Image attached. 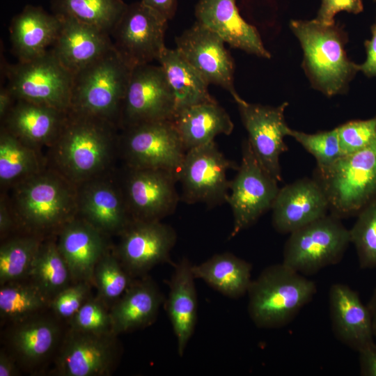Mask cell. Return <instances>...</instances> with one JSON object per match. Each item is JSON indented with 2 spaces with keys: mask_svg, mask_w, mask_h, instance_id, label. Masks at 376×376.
<instances>
[{
  "mask_svg": "<svg viewBox=\"0 0 376 376\" xmlns=\"http://www.w3.org/2000/svg\"><path fill=\"white\" fill-rule=\"evenodd\" d=\"M118 129L109 120L69 110L48 147L47 166L77 186L111 173L118 154Z\"/></svg>",
  "mask_w": 376,
  "mask_h": 376,
  "instance_id": "cell-1",
  "label": "cell"
},
{
  "mask_svg": "<svg viewBox=\"0 0 376 376\" xmlns=\"http://www.w3.org/2000/svg\"><path fill=\"white\" fill-rule=\"evenodd\" d=\"M10 189V202L23 233L56 235L78 215L77 186L47 166Z\"/></svg>",
  "mask_w": 376,
  "mask_h": 376,
  "instance_id": "cell-2",
  "label": "cell"
},
{
  "mask_svg": "<svg viewBox=\"0 0 376 376\" xmlns=\"http://www.w3.org/2000/svg\"><path fill=\"white\" fill-rule=\"evenodd\" d=\"M290 27L303 49V68L312 86L329 97L345 92L359 68L346 54L342 28L315 19L292 20Z\"/></svg>",
  "mask_w": 376,
  "mask_h": 376,
  "instance_id": "cell-3",
  "label": "cell"
},
{
  "mask_svg": "<svg viewBox=\"0 0 376 376\" xmlns=\"http://www.w3.org/2000/svg\"><path fill=\"white\" fill-rule=\"evenodd\" d=\"M317 287L313 281L283 263L265 267L247 291L248 314L260 329L285 326L309 303Z\"/></svg>",
  "mask_w": 376,
  "mask_h": 376,
  "instance_id": "cell-4",
  "label": "cell"
},
{
  "mask_svg": "<svg viewBox=\"0 0 376 376\" xmlns=\"http://www.w3.org/2000/svg\"><path fill=\"white\" fill-rule=\"evenodd\" d=\"M313 178L327 198L330 214L340 219L357 216L376 200V139L358 152L316 166Z\"/></svg>",
  "mask_w": 376,
  "mask_h": 376,
  "instance_id": "cell-5",
  "label": "cell"
},
{
  "mask_svg": "<svg viewBox=\"0 0 376 376\" xmlns=\"http://www.w3.org/2000/svg\"><path fill=\"white\" fill-rule=\"evenodd\" d=\"M132 70L114 48L109 51L73 75L69 110L109 120L119 127Z\"/></svg>",
  "mask_w": 376,
  "mask_h": 376,
  "instance_id": "cell-6",
  "label": "cell"
},
{
  "mask_svg": "<svg viewBox=\"0 0 376 376\" xmlns=\"http://www.w3.org/2000/svg\"><path fill=\"white\" fill-rule=\"evenodd\" d=\"M350 243V229L329 213L290 233L282 263L301 274L313 275L340 263Z\"/></svg>",
  "mask_w": 376,
  "mask_h": 376,
  "instance_id": "cell-7",
  "label": "cell"
},
{
  "mask_svg": "<svg viewBox=\"0 0 376 376\" xmlns=\"http://www.w3.org/2000/svg\"><path fill=\"white\" fill-rule=\"evenodd\" d=\"M1 72L16 100H23L68 111L73 74L55 57L51 49L26 61L8 64Z\"/></svg>",
  "mask_w": 376,
  "mask_h": 376,
  "instance_id": "cell-8",
  "label": "cell"
},
{
  "mask_svg": "<svg viewBox=\"0 0 376 376\" xmlns=\"http://www.w3.org/2000/svg\"><path fill=\"white\" fill-rule=\"evenodd\" d=\"M278 182L258 160L248 139H244L241 163L230 180L226 201L233 216L230 238L253 225L272 209L280 189Z\"/></svg>",
  "mask_w": 376,
  "mask_h": 376,
  "instance_id": "cell-9",
  "label": "cell"
},
{
  "mask_svg": "<svg viewBox=\"0 0 376 376\" xmlns=\"http://www.w3.org/2000/svg\"><path fill=\"white\" fill-rule=\"evenodd\" d=\"M121 130L118 154L125 166L178 173L186 150L172 120L143 123Z\"/></svg>",
  "mask_w": 376,
  "mask_h": 376,
  "instance_id": "cell-10",
  "label": "cell"
},
{
  "mask_svg": "<svg viewBox=\"0 0 376 376\" xmlns=\"http://www.w3.org/2000/svg\"><path fill=\"white\" fill-rule=\"evenodd\" d=\"M238 167L214 141L189 150L177 173L182 199L189 204L204 203L209 208L226 203L230 182L226 174Z\"/></svg>",
  "mask_w": 376,
  "mask_h": 376,
  "instance_id": "cell-11",
  "label": "cell"
},
{
  "mask_svg": "<svg viewBox=\"0 0 376 376\" xmlns=\"http://www.w3.org/2000/svg\"><path fill=\"white\" fill-rule=\"evenodd\" d=\"M168 19L141 1L127 4L111 32L113 48L131 68L158 61L164 50Z\"/></svg>",
  "mask_w": 376,
  "mask_h": 376,
  "instance_id": "cell-12",
  "label": "cell"
},
{
  "mask_svg": "<svg viewBox=\"0 0 376 376\" xmlns=\"http://www.w3.org/2000/svg\"><path fill=\"white\" fill-rule=\"evenodd\" d=\"M118 336L84 332L69 327L55 355L54 370L60 376H107L119 362Z\"/></svg>",
  "mask_w": 376,
  "mask_h": 376,
  "instance_id": "cell-13",
  "label": "cell"
},
{
  "mask_svg": "<svg viewBox=\"0 0 376 376\" xmlns=\"http://www.w3.org/2000/svg\"><path fill=\"white\" fill-rule=\"evenodd\" d=\"M174 115V96L162 68L150 63L133 68L123 100L119 128L173 120Z\"/></svg>",
  "mask_w": 376,
  "mask_h": 376,
  "instance_id": "cell-14",
  "label": "cell"
},
{
  "mask_svg": "<svg viewBox=\"0 0 376 376\" xmlns=\"http://www.w3.org/2000/svg\"><path fill=\"white\" fill-rule=\"evenodd\" d=\"M125 171L120 183L133 219L161 221L174 212L180 200L176 173L127 166Z\"/></svg>",
  "mask_w": 376,
  "mask_h": 376,
  "instance_id": "cell-15",
  "label": "cell"
},
{
  "mask_svg": "<svg viewBox=\"0 0 376 376\" xmlns=\"http://www.w3.org/2000/svg\"><path fill=\"white\" fill-rule=\"evenodd\" d=\"M119 236L114 253L134 279L147 275L158 265L170 262L177 241L174 228L161 221L133 219Z\"/></svg>",
  "mask_w": 376,
  "mask_h": 376,
  "instance_id": "cell-16",
  "label": "cell"
},
{
  "mask_svg": "<svg viewBox=\"0 0 376 376\" xmlns=\"http://www.w3.org/2000/svg\"><path fill=\"white\" fill-rule=\"evenodd\" d=\"M225 42L196 22L175 38L176 49L206 82L227 91L236 102L242 99L234 85L235 63Z\"/></svg>",
  "mask_w": 376,
  "mask_h": 376,
  "instance_id": "cell-17",
  "label": "cell"
},
{
  "mask_svg": "<svg viewBox=\"0 0 376 376\" xmlns=\"http://www.w3.org/2000/svg\"><path fill=\"white\" fill-rule=\"evenodd\" d=\"M236 104L254 153L265 169L281 181L280 156L288 150L284 141L289 127L284 116L288 103L272 107L241 99Z\"/></svg>",
  "mask_w": 376,
  "mask_h": 376,
  "instance_id": "cell-18",
  "label": "cell"
},
{
  "mask_svg": "<svg viewBox=\"0 0 376 376\" xmlns=\"http://www.w3.org/2000/svg\"><path fill=\"white\" fill-rule=\"evenodd\" d=\"M78 217L104 235H120L133 220L120 182L111 173L77 186Z\"/></svg>",
  "mask_w": 376,
  "mask_h": 376,
  "instance_id": "cell-19",
  "label": "cell"
},
{
  "mask_svg": "<svg viewBox=\"0 0 376 376\" xmlns=\"http://www.w3.org/2000/svg\"><path fill=\"white\" fill-rule=\"evenodd\" d=\"M45 312L10 324L6 333L8 352L18 366L30 372L42 368L56 354L63 337L60 319Z\"/></svg>",
  "mask_w": 376,
  "mask_h": 376,
  "instance_id": "cell-20",
  "label": "cell"
},
{
  "mask_svg": "<svg viewBox=\"0 0 376 376\" xmlns=\"http://www.w3.org/2000/svg\"><path fill=\"white\" fill-rule=\"evenodd\" d=\"M271 210L274 230L290 234L327 215L329 205L320 185L303 178L279 189Z\"/></svg>",
  "mask_w": 376,
  "mask_h": 376,
  "instance_id": "cell-21",
  "label": "cell"
},
{
  "mask_svg": "<svg viewBox=\"0 0 376 376\" xmlns=\"http://www.w3.org/2000/svg\"><path fill=\"white\" fill-rule=\"evenodd\" d=\"M331 324L335 337L357 352L374 343L371 314L357 291L336 283L329 290Z\"/></svg>",
  "mask_w": 376,
  "mask_h": 376,
  "instance_id": "cell-22",
  "label": "cell"
},
{
  "mask_svg": "<svg viewBox=\"0 0 376 376\" xmlns=\"http://www.w3.org/2000/svg\"><path fill=\"white\" fill-rule=\"evenodd\" d=\"M196 22L217 34L230 47L269 58L256 27L240 15L236 0H199L195 7Z\"/></svg>",
  "mask_w": 376,
  "mask_h": 376,
  "instance_id": "cell-23",
  "label": "cell"
},
{
  "mask_svg": "<svg viewBox=\"0 0 376 376\" xmlns=\"http://www.w3.org/2000/svg\"><path fill=\"white\" fill-rule=\"evenodd\" d=\"M57 15L61 26L51 51L73 75L113 49L110 33L72 17Z\"/></svg>",
  "mask_w": 376,
  "mask_h": 376,
  "instance_id": "cell-24",
  "label": "cell"
},
{
  "mask_svg": "<svg viewBox=\"0 0 376 376\" xmlns=\"http://www.w3.org/2000/svg\"><path fill=\"white\" fill-rule=\"evenodd\" d=\"M56 236L58 249L68 265L72 282L93 284L95 267L109 250L107 235L77 216Z\"/></svg>",
  "mask_w": 376,
  "mask_h": 376,
  "instance_id": "cell-25",
  "label": "cell"
},
{
  "mask_svg": "<svg viewBox=\"0 0 376 376\" xmlns=\"http://www.w3.org/2000/svg\"><path fill=\"white\" fill-rule=\"evenodd\" d=\"M164 301L159 287L148 274L134 279L110 308L112 333L118 336L151 325Z\"/></svg>",
  "mask_w": 376,
  "mask_h": 376,
  "instance_id": "cell-26",
  "label": "cell"
},
{
  "mask_svg": "<svg viewBox=\"0 0 376 376\" xmlns=\"http://www.w3.org/2000/svg\"><path fill=\"white\" fill-rule=\"evenodd\" d=\"M192 265L187 258L175 264L164 301L180 357L184 355L197 322L198 298Z\"/></svg>",
  "mask_w": 376,
  "mask_h": 376,
  "instance_id": "cell-27",
  "label": "cell"
},
{
  "mask_svg": "<svg viewBox=\"0 0 376 376\" xmlns=\"http://www.w3.org/2000/svg\"><path fill=\"white\" fill-rule=\"evenodd\" d=\"M68 111L23 100L1 120V127L26 144L40 150L49 147L58 134Z\"/></svg>",
  "mask_w": 376,
  "mask_h": 376,
  "instance_id": "cell-28",
  "label": "cell"
},
{
  "mask_svg": "<svg viewBox=\"0 0 376 376\" xmlns=\"http://www.w3.org/2000/svg\"><path fill=\"white\" fill-rule=\"evenodd\" d=\"M58 15L47 13L42 8L26 6L12 19L10 38L18 61H26L45 54L59 31Z\"/></svg>",
  "mask_w": 376,
  "mask_h": 376,
  "instance_id": "cell-29",
  "label": "cell"
},
{
  "mask_svg": "<svg viewBox=\"0 0 376 376\" xmlns=\"http://www.w3.org/2000/svg\"><path fill=\"white\" fill-rule=\"evenodd\" d=\"M172 120L186 152L214 141L219 134L229 135L234 128L230 116L217 101L186 108Z\"/></svg>",
  "mask_w": 376,
  "mask_h": 376,
  "instance_id": "cell-30",
  "label": "cell"
},
{
  "mask_svg": "<svg viewBox=\"0 0 376 376\" xmlns=\"http://www.w3.org/2000/svg\"><path fill=\"white\" fill-rule=\"evenodd\" d=\"M157 61L174 96L175 114L194 105L217 101L209 92V84L176 48L166 47Z\"/></svg>",
  "mask_w": 376,
  "mask_h": 376,
  "instance_id": "cell-31",
  "label": "cell"
},
{
  "mask_svg": "<svg viewBox=\"0 0 376 376\" xmlns=\"http://www.w3.org/2000/svg\"><path fill=\"white\" fill-rule=\"evenodd\" d=\"M251 270L250 263L230 252L217 253L200 264L192 265L196 279L230 299L247 294L252 281Z\"/></svg>",
  "mask_w": 376,
  "mask_h": 376,
  "instance_id": "cell-32",
  "label": "cell"
},
{
  "mask_svg": "<svg viewBox=\"0 0 376 376\" xmlns=\"http://www.w3.org/2000/svg\"><path fill=\"white\" fill-rule=\"evenodd\" d=\"M47 167L46 158L34 148L1 127L0 184L10 189Z\"/></svg>",
  "mask_w": 376,
  "mask_h": 376,
  "instance_id": "cell-33",
  "label": "cell"
},
{
  "mask_svg": "<svg viewBox=\"0 0 376 376\" xmlns=\"http://www.w3.org/2000/svg\"><path fill=\"white\" fill-rule=\"evenodd\" d=\"M51 299L29 279L10 282L0 288L1 322L10 324L45 312Z\"/></svg>",
  "mask_w": 376,
  "mask_h": 376,
  "instance_id": "cell-34",
  "label": "cell"
},
{
  "mask_svg": "<svg viewBox=\"0 0 376 376\" xmlns=\"http://www.w3.org/2000/svg\"><path fill=\"white\" fill-rule=\"evenodd\" d=\"M52 299L72 282L70 272L56 240L49 237L42 242L28 276Z\"/></svg>",
  "mask_w": 376,
  "mask_h": 376,
  "instance_id": "cell-35",
  "label": "cell"
},
{
  "mask_svg": "<svg viewBox=\"0 0 376 376\" xmlns=\"http://www.w3.org/2000/svg\"><path fill=\"white\" fill-rule=\"evenodd\" d=\"M123 0H52L53 13L72 17L111 34L125 10Z\"/></svg>",
  "mask_w": 376,
  "mask_h": 376,
  "instance_id": "cell-36",
  "label": "cell"
},
{
  "mask_svg": "<svg viewBox=\"0 0 376 376\" xmlns=\"http://www.w3.org/2000/svg\"><path fill=\"white\" fill-rule=\"evenodd\" d=\"M44 239L22 233L3 240L0 246V285L28 278Z\"/></svg>",
  "mask_w": 376,
  "mask_h": 376,
  "instance_id": "cell-37",
  "label": "cell"
},
{
  "mask_svg": "<svg viewBox=\"0 0 376 376\" xmlns=\"http://www.w3.org/2000/svg\"><path fill=\"white\" fill-rule=\"evenodd\" d=\"M133 278L124 268L118 258L109 250L96 264L93 284L97 291V297L109 308L132 284Z\"/></svg>",
  "mask_w": 376,
  "mask_h": 376,
  "instance_id": "cell-38",
  "label": "cell"
},
{
  "mask_svg": "<svg viewBox=\"0 0 376 376\" xmlns=\"http://www.w3.org/2000/svg\"><path fill=\"white\" fill-rule=\"evenodd\" d=\"M357 217L350 233L359 266L361 269L376 267V200L365 207Z\"/></svg>",
  "mask_w": 376,
  "mask_h": 376,
  "instance_id": "cell-39",
  "label": "cell"
},
{
  "mask_svg": "<svg viewBox=\"0 0 376 376\" xmlns=\"http://www.w3.org/2000/svg\"><path fill=\"white\" fill-rule=\"evenodd\" d=\"M287 136L292 137L315 157L316 166L329 165L342 156L337 127L315 134L288 127Z\"/></svg>",
  "mask_w": 376,
  "mask_h": 376,
  "instance_id": "cell-40",
  "label": "cell"
},
{
  "mask_svg": "<svg viewBox=\"0 0 376 376\" xmlns=\"http://www.w3.org/2000/svg\"><path fill=\"white\" fill-rule=\"evenodd\" d=\"M68 323L70 328L77 331L113 334L110 308L97 297H91L86 301Z\"/></svg>",
  "mask_w": 376,
  "mask_h": 376,
  "instance_id": "cell-41",
  "label": "cell"
},
{
  "mask_svg": "<svg viewBox=\"0 0 376 376\" xmlns=\"http://www.w3.org/2000/svg\"><path fill=\"white\" fill-rule=\"evenodd\" d=\"M337 130L342 155L354 153L376 139V116L347 122Z\"/></svg>",
  "mask_w": 376,
  "mask_h": 376,
  "instance_id": "cell-42",
  "label": "cell"
},
{
  "mask_svg": "<svg viewBox=\"0 0 376 376\" xmlns=\"http://www.w3.org/2000/svg\"><path fill=\"white\" fill-rule=\"evenodd\" d=\"M91 285L87 281H78L58 292L51 301L53 313L60 320L69 322L91 297Z\"/></svg>",
  "mask_w": 376,
  "mask_h": 376,
  "instance_id": "cell-43",
  "label": "cell"
},
{
  "mask_svg": "<svg viewBox=\"0 0 376 376\" xmlns=\"http://www.w3.org/2000/svg\"><path fill=\"white\" fill-rule=\"evenodd\" d=\"M363 10L362 0H322L315 19L324 25L335 24L334 17L340 11L359 14Z\"/></svg>",
  "mask_w": 376,
  "mask_h": 376,
  "instance_id": "cell-44",
  "label": "cell"
},
{
  "mask_svg": "<svg viewBox=\"0 0 376 376\" xmlns=\"http://www.w3.org/2000/svg\"><path fill=\"white\" fill-rule=\"evenodd\" d=\"M16 229H18V227L9 197L5 193H1L0 199L1 240L8 238L9 234Z\"/></svg>",
  "mask_w": 376,
  "mask_h": 376,
  "instance_id": "cell-45",
  "label": "cell"
},
{
  "mask_svg": "<svg viewBox=\"0 0 376 376\" xmlns=\"http://www.w3.org/2000/svg\"><path fill=\"white\" fill-rule=\"evenodd\" d=\"M371 38L364 42L366 58L359 64V71L368 77H376V19L370 28Z\"/></svg>",
  "mask_w": 376,
  "mask_h": 376,
  "instance_id": "cell-46",
  "label": "cell"
},
{
  "mask_svg": "<svg viewBox=\"0 0 376 376\" xmlns=\"http://www.w3.org/2000/svg\"><path fill=\"white\" fill-rule=\"evenodd\" d=\"M359 354L361 375L376 376V343L374 342Z\"/></svg>",
  "mask_w": 376,
  "mask_h": 376,
  "instance_id": "cell-47",
  "label": "cell"
},
{
  "mask_svg": "<svg viewBox=\"0 0 376 376\" xmlns=\"http://www.w3.org/2000/svg\"><path fill=\"white\" fill-rule=\"evenodd\" d=\"M141 1L161 13L168 20L174 17L177 10L178 0H141Z\"/></svg>",
  "mask_w": 376,
  "mask_h": 376,
  "instance_id": "cell-48",
  "label": "cell"
},
{
  "mask_svg": "<svg viewBox=\"0 0 376 376\" xmlns=\"http://www.w3.org/2000/svg\"><path fill=\"white\" fill-rule=\"evenodd\" d=\"M18 364L15 358L5 350L0 352V376L19 375Z\"/></svg>",
  "mask_w": 376,
  "mask_h": 376,
  "instance_id": "cell-49",
  "label": "cell"
},
{
  "mask_svg": "<svg viewBox=\"0 0 376 376\" xmlns=\"http://www.w3.org/2000/svg\"><path fill=\"white\" fill-rule=\"evenodd\" d=\"M17 100L8 86H1L0 88V119L4 118L10 111Z\"/></svg>",
  "mask_w": 376,
  "mask_h": 376,
  "instance_id": "cell-50",
  "label": "cell"
},
{
  "mask_svg": "<svg viewBox=\"0 0 376 376\" xmlns=\"http://www.w3.org/2000/svg\"><path fill=\"white\" fill-rule=\"evenodd\" d=\"M367 306L371 314L373 333L375 337H376V288H375L371 298L369 301V303Z\"/></svg>",
  "mask_w": 376,
  "mask_h": 376,
  "instance_id": "cell-51",
  "label": "cell"
},
{
  "mask_svg": "<svg viewBox=\"0 0 376 376\" xmlns=\"http://www.w3.org/2000/svg\"><path fill=\"white\" fill-rule=\"evenodd\" d=\"M375 1H376V0H374Z\"/></svg>",
  "mask_w": 376,
  "mask_h": 376,
  "instance_id": "cell-52",
  "label": "cell"
}]
</instances>
